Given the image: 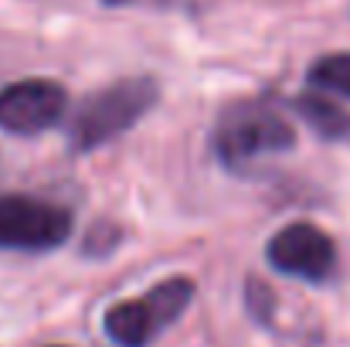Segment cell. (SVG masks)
<instances>
[{"label":"cell","mask_w":350,"mask_h":347,"mask_svg":"<svg viewBox=\"0 0 350 347\" xmlns=\"http://www.w3.org/2000/svg\"><path fill=\"white\" fill-rule=\"evenodd\" d=\"M160 99V82L153 75H129L85 96L68 126L72 153H92L133 129Z\"/></svg>","instance_id":"obj_1"},{"label":"cell","mask_w":350,"mask_h":347,"mask_svg":"<svg viewBox=\"0 0 350 347\" xmlns=\"http://www.w3.org/2000/svg\"><path fill=\"white\" fill-rule=\"evenodd\" d=\"M296 146V133L286 116L265 103H232L225 106L215 133L211 150L228 170H245L262 157H275Z\"/></svg>","instance_id":"obj_2"},{"label":"cell","mask_w":350,"mask_h":347,"mask_svg":"<svg viewBox=\"0 0 350 347\" xmlns=\"http://www.w3.org/2000/svg\"><path fill=\"white\" fill-rule=\"evenodd\" d=\"M194 293L198 286L191 276H170L136 300L113 303L103 317L106 337L116 347H150L170 324L184 317V310L194 303Z\"/></svg>","instance_id":"obj_3"},{"label":"cell","mask_w":350,"mask_h":347,"mask_svg":"<svg viewBox=\"0 0 350 347\" xmlns=\"http://www.w3.org/2000/svg\"><path fill=\"white\" fill-rule=\"evenodd\" d=\"M72 238V211L27 194H0V248L51 252Z\"/></svg>","instance_id":"obj_4"},{"label":"cell","mask_w":350,"mask_h":347,"mask_svg":"<svg viewBox=\"0 0 350 347\" xmlns=\"http://www.w3.org/2000/svg\"><path fill=\"white\" fill-rule=\"evenodd\" d=\"M265 259L275 272L303 283H327L337 272L334 238L310 222H293L275 231L265 245Z\"/></svg>","instance_id":"obj_5"},{"label":"cell","mask_w":350,"mask_h":347,"mask_svg":"<svg viewBox=\"0 0 350 347\" xmlns=\"http://www.w3.org/2000/svg\"><path fill=\"white\" fill-rule=\"evenodd\" d=\"M68 113V89L55 79H21L0 89V129L38 136Z\"/></svg>","instance_id":"obj_6"},{"label":"cell","mask_w":350,"mask_h":347,"mask_svg":"<svg viewBox=\"0 0 350 347\" xmlns=\"http://www.w3.org/2000/svg\"><path fill=\"white\" fill-rule=\"evenodd\" d=\"M289 110L320 140H330V143H347L350 140V110L327 99L323 92H299V96L289 99Z\"/></svg>","instance_id":"obj_7"},{"label":"cell","mask_w":350,"mask_h":347,"mask_svg":"<svg viewBox=\"0 0 350 347\" xmlns=\"http://www.w3.org/2000/svg\"><path fill=\"white\" fill-rule=\"evenodd\" d=\"M306 82L320 92H337L350 99V51H330L320 55L306 68Z\"/></svg>","instance_id":"obj_8"},{"label":"cell","mask_w":350,"mask_h":347,"mask_svg":"<svg viewBox=\"0 0 350 347\" xmlns=\"http://www.w3.org/2000/svg\"><path fill=\"white\" fill-rule=\"evenodd\" d=\"M106 3H139V0H106ZM150 3H160V0H150Z\"/></svg>","instance_id":"obj_9"},{"label":"cell","mask_w":350,"mask_h":347,"mask_svg":"<svg viewBox=\"0 0 350 347\" xmlns=\"http://www.w3.org/2000/svg\"><path fill=\"white\" fill-rule=\"evenodd\" d=\"M48 347H68V344H48Z\"/></svg>","instance_id":"obj_10"}]
</instances>
